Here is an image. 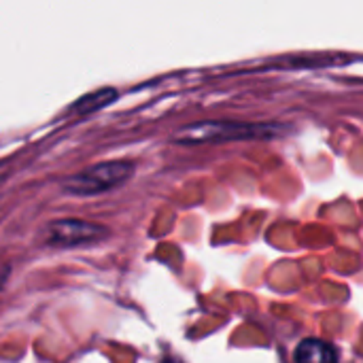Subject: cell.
<instances>
[{
	"label": "cell",
	"mask_w": 363,
	"mask_h": 363,
	"mask_svg": "<svg viewBox=\"0 0 363 363\" xmlns=\"http://www.w3.org/2000/svg\"><path fill=\"white\" fill-rule=\"evenodd\" d=\"M132 170L134 166L130 162H106L72 177L66 183V189H70L72 194H96L125 181Z\"/></svg>",
	"instance_id": "7a4b0ae2"
},
{
	"label": "cell",
	"mask_w": 363,
	"mask_h": 363,
	"mask_svg": "<svg viewBox=\"0 0 363 363\" xmlns=\"http://www.w3.org/2000/svg\"><path fill=\"white\" fill-rule=\"evenodd\" d=\"M113 98H115V89L113 87H102V89H96V91L87 94V96H81L77 100V104L72 106V111H77V113H91V111H98L104 104L113 102Z\"/></svg>",
	"instance_id": "277c9868"
},
{
	"label": "cell",
	"mask_w": 363,
	"mask_h": 363,
	"mask_svg": "<svg viewBox=\"0 0 363 363\" xmlns=\"http://www.w3.org/2000/svg\"><path fill=\"white\" fill-rule=\"evenodd\" d=\"M274 132H277L274 123L202 121L177 132L174 140L183 145H194V143H215V140H234V138H262V136H274Z\"/></svg>",
	"instance_id": "6da1fadb"
},
{
	"label": "cell",
	"mask_w": 363,
	"mask_h": 363,
	"mask_svg": "<svg viewBox=\"0 0 363 363\" xmlns=\"http://www.w3.org/2000/svg\"><path fill=\"white\" fill-rule=\"evenodd\" d=\"M53 228H55L57 238H60V240H68V242L74 240V234H79V236H83V238L96 234L94 225H83V223H72V221H70V223H57V225H53Z\"/></svg>",
	"instance_id": "5b68a950"
},
{
	"label": "cell",
	"mask_w": 363,
	"mask_h": 363,
	"mask_svg": "<svg viewBox=\"0 0 363 363\" xmlns=\"http://www.w3.org/2000/svg\"><path fill=\"white\" fill-rule=\"evenodd\" d=\"M166 363H172V362H166Z\"/></svg>",
	"instance_id": "8992f818"
},
{
	"label": "cell",
	"mask_w": 363,
	"mask_h": 363,
	"mask_svg": "<svg viewBox=\"0 0 363 363\" xmlns=\"http://www.w3.org/2000/svg\"><path fill=\"white\" fill-rule=\"evenodd\" d=\"M296 362L298 363H336V351L332 345L311 338L304 340L298 351H296Z\"/></svg>",
	"instance_id": "3957f363"
}]
</instances>
